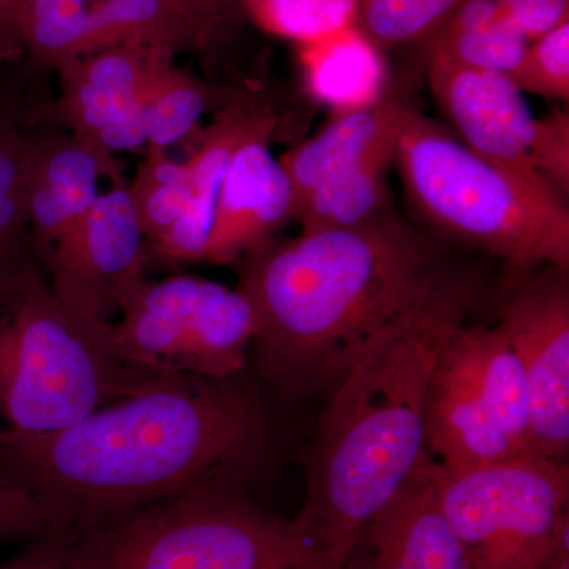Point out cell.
Listing matches in <instances>:
<instances>
[{"label": "cell", "instance_id": "10", "mask_svg": "<svg viewBox=\"0 0 569 569\" xmlns=\"http://www.w3.org/2000/svg\"><path fill=\"white\" fill-rule=\"evenodd\" d=\"M11 26L36 54L71 59L122 44L201 40L216 22L203 0H32Z\"/></svg>", "mask_w": 569, "mask_h": 569}, {"label": "cell", "instance_id": "20", "mask_svg": "<svg viewBox=\"0 0 569 569\" xmlns=\"http://www.w3.org/2000/svg\"><path fill=\"white\" fill-rule=\"evenodd\" d=\"M26 212L48 239L61 238L100 197L99 162L91 151L66 148L48 159L41 179L24 171Z\"/></svg>", "mask_w": 569, "mask_h": 569}, {"label": "cell", "instance_id": "24", "mask_svg": "<svg viewBox=\"0 0 569 569\" xmlns=\"http://www.w3.org/2000/svg\"><path fill=\"white\" fill-rule=\"evenodd\" d=\"M509 78L520 92L568 102L569 22L530 41Z\"/></svg>", "mask_w": 569, "mask_h": 569}, {"label": "cell", "instance_id": "6", "mask_svg": "<svg viewBox=\"0 0 569 569\" xmlns=\"http://www.w3.org/2000/svg\"><path fill=\"white\" fill-rule=\"evenodd\" d=\"M73 569H301L325 563L296 520L247 496L198 492L74 533Z\"/></svg>", "mask_w": 569, "mask_h": 569}, {"label": "cell", "instance_id": "31", "mask_svg": "<svg viewBox=\"0 0 569 569\" xmlns=\"http://www.w3.org/2000/svg\"><path fill=\"white\" fill-rule=\"evenodd\" d=\"M152 93L142 92L130 107L99 130L100 142L110 151H134L149 141V104Z\"/></svg>", "mask_w": 569, "mask_h": 569}, {"label": "cell", "instance_id": "29", "mask_svg": "<svg viewBox=\"0 0 569 569\" xmlns=\"http://www.w3.org/2000/svg\"><path fill=\"white\" fill-rule=\"evenodd\" d=\"M189 200V182L179 183V186H152V189L146 193L144 200H134L142 231H151L162 239L181 217Z\"/></svg>", "mask_w": 569, "mask_h": 569}, {"label": "cell", "instance_id": "18", "mask_svg": "<svg viewBox=\"0 0 569 569\" xmlns=\"http://www.w3.org/2000/svg\"><path fill=\"white\" fill-rule=\"evenodd\" d=\"M490 410L520 455L533 452L530 391L515 348L497 328L463 326L460 331Z\"/></svg>", "mask_w": 569, "mask_h": 569}, {"label": "cell", "instance_id": "7", "mask_svg": "<svg viewBox=\"0 0 569 569\" xmlns=\"http://www.w3.org/2000/svg\"><path fill=\"white\" fill-rule=\"evenodd\" d=\"M438 496L473 569H541L567 520V462L537 452L452 471L438 463Z\"/></svg>", "mask_w": 569, "mask_h": 569}, {"label": "cell", "instance_id": "16", "mask_svg": "<svg viewBox=\"0 0 569 569\" xmlns=\"http://www.w3.org/2000/svg\"><path fill=\"white\" fill-rule=\"evenodd\" d=\"M264 114L261 111L228 112L213 127L192 162L187 163L190 173V200L170 231L160 239L164 253L189 260L204 258L231 156L242 138Z\"/></svg>", "mask_w": 569, "mask_h": 569}, {"label": "cell", "instance_id": "23", "mask_svg": "<svg viewBox=\"0 0 569 569\" xmlns=\"http://www.w3.org/2000/svg\"><path fill=\"white\" fill-rule=\"evenodd\" d=\"M242 9L277 36L309 43L356 22L355 0H244Z\"/></svg>", "mask_w": 569, "mask_h": 569}, {"label": "cell", "instance_id": "35", "mask_svg": "<svg viewBox=\"0 0 569 569\" xmlns=\"http://www.w3.org/2000/svg\"><path fill=\"white\" fill-rule=\"evenodd\" d=\"M203 2L213 20L220 22L236 10L242 9L244 0H203Z\"/></svg>", "mask_w": 569, "mask_h": 569}, {"label": "cell", "instance_id": "33", "mask_svg": "<svg viewBox=\"0 0 569 569\" xmlns=\"http://www.w3.org/2000/svg\"><path fill=\"white\" fill-rule=\"evenodd\" d=\"M189 164H179L163 160L152 168V186H179L189 182Z\"/></svg>", "mask_w": 569, "mask_h": 569}, {"label": "cell", "instance_id": "36", "mask_svg": "<svg viewBox=\"0 0 569 569\" xmlns=\"http://www.w3.org/2000/svg\"><path fill=\"white\" fill-rule=\"evenodd\" d=\"M32 0H0V21L11 22L14 14ZM11 26V24H10Z\"/></svg>", "mask_w": 569, "mask_h": 569}, {"label": "cell", "instance_id": "4", "mask_svg": "<svg viewBox=\"0 0 569 569\" xmlns=\"http://www.w3.org/2000/svg\"><path fill=\"white\" fill-rule=\"evenodd\" d=\"M395 164L430 233L511 266L569 271L568 200L542 179L479 156L415 108Z\"/></svg>", "mask_w": 569, "mask_h": 569}, {"label": "cell", "instance_id": "34", "mask_svg": "<svg viewBox=\"0 0 569 569\" xmlns=\"http://www.w3.org/2000/svg\"><path fill=\"white\" fill-rule=\"evenodd\" d=\"M541 569H569V520L561 526Z\"/></svg>", "mask_w": 569, "mask_h": 569}, {"label": "cell", "instance_id": "9", "mask_svg": "<svg viewBox=\"0 0 569 569\" xmlns=\"http://www.w3.org/2000/svg\"><path fill=\"white\" fill-rule=\"evenodd\" d=\"M497 307L496 328L515 348L530 391L533 452L565 462L569 449L568 271L526 266Z\"/></svg>", "mask_w": 569, "mask_h": 569}, {"label": "cell", "instance_id": "37", "mask_svg": "<svg viewBox=\"0 0 569 569\" xmlns=\"http://www.w3.org/2000/svg\"><path fill=\"white\" fill-rule=\"evenodd\" d=\"M301 569H329L326 568L325 565H317V567L301 568Z\"/></svg>", "mask_w": 569, "mask_h": 569}, {"label": "cell", "instance_id": "17", "mask_svg": "<svg viewBox=\"0 0 569 569\" xmlns=\"http://www.w3.org/2000/svg\"><path fill=\"white\" fill-rule=\"evenodd\" d=\"M530 41L501 14L498 0H466L425 41L427 61L511 73Z\"/></svg>", "mask_w": 569, "mask_h": 569}, {"label": "cell", "instance_id": "28", "mask_svg": "<svg viewBox=\"0 0 569 569\" xmlns=\"http://www.w3.org/2000/svg\"><path fill=\"white\" fill-rule=\"evenodd\" d=\"M498 7L505 20L529 41L569 22V0H498Z\"/></svg>", "mask_w": 569, "mask_h": 569}, {"label": "cell", "instance_id": "3", "mask_svg": "<svg viewBox=\"0 0 569 569\" xmlns=\"http://www.w3.org/2000/svg\"><path fill=\"white\" fill-rule=\"evenodd\" d=\"M479 293V274L456 284L370 348L329 392L306 456V500L295 519L329 569H342L359 530L429 456L430 385Z\"/></svg>", "mask_w": 569, "mask_h": 569}, {"label": "cell", "instance_id": "26", "mask_svg": "<svg viewBox=\"0 0 569 569\" xmlns=\"http://www.w3.org/2000/svg\"><path fill=\"white\" fill-rule=\"evenodd\" d=\"M531 162L539 178L565 200L569 194V114L556 110L538 119Z\"/></svg>", "mask_w": 569, "mask_h": 569}, {"label": "cell", "instance_id": "22", "mask_svg": "<svg viewBox=\"0 0 569 569\" xmlns=\"http://www.w3.org/2000/svg\"><path fill=\"white\" fill-rule=\"evenodd\" d=\"M356 29L377 50L426 41L466 0H355Z\"/></svg>", "mask_w": 569, "mask_h": 569}, {"label": "cell", "instance_id": "12", "mask_svg": "<svg viewBox=\"0 0 569 569\" xmlns=\"http://www.w3.org/2000/svg\"><path fill=\"white\" fill-rule=\"evenodd\" d=\"M429 86L471 151L539 178L531 162L538 119L509 74L432 59Z\"/></svg>", "mask_w": 569, "mask_h": 569}, {"label": "cell", "instance_id": "30", "mask_svg": "<svg viewBox=\"0 0 569 569\" xmlns=\"http://www.w3.org/2000/svg\"><path fill=\"white\" fill-rule=\"evenodd\" d=\"M74 530L59 527L29 539L28 546L0 569H73L70 563V545Z\"/></svg>", "mask_w": 569, "mask_h": 569}, {"label": "cell", "instance_id": "38", "mask_svg": "<svg viewBox=\"0 0 569 569\" xmlns=\"http://www.w3.org/2000/svg\"><path fill=\"white\" fill-rule=\"evenodd\" d=\"M2 56H3V51H2V48H0V59H2Z\"/></svg>", "mask_w": 569, "mask_h": 569}, {"label": "cell", "instance_id": "2", "mask_svg": "<svg viewBox=\"0 0 569 569\" xmlns=\"http://www.w3.org/2000/svg\"><path fill=\"white\" fill-rule=\"evenodd\" d=\"M250 252L239 290L257 317L254 369L283 402L329 396L385 336L478 274L395 209Z\"/></svg>", "mask_w": 569, "mask_h": 569}, {"label": "cell", "instance_id": "13", "mask_svg": "<svg viewBox=\"0 0 569 569\" xmlns=\"http://www.w3.org/2000/svg\"><path fill=\"white\" fill-rule=\"evenodd\" d=\"M272 126L271 116L264 114L231 156L204 253L208 260L234 261L293 217V186L269 148Z\"/></svg>", "mask_w": 569, "mask_h": 569}, {"label": "cell", "instance_id": "27", "mask_svg": "<svg viewBox=\"0 0 569 569\" xmlns=\"http://www.w3.org/2000/svg\"><path fill=\"white\" fill-rule=\"evenodd\" d=\"M59 529L47 508L18 482L0 475V546Z\"/></svg>", "mask_w": 569, "mask_h": 569}, {"label": "cell", "instance_id": "21", "mask_svg": "<svg viewBox=\"0 0 569 569\" xmlns=\"http://www.w3.org/2000/svg\"><path fill=\"white\" fill-rule=\"evenodd\" d=\"M392 159L378 160L305 194L293 206L302 233L350 230L392 209L388 173Z\"/></svg>", "mask_w": 569, "mask_h": 569}, {"label": "cell", "instance_id": "8", "mask_svg": "<svg viewBox=\"0 0 569 569\" xmlns=\"http://www.w3.org/2000/svg\"><path fill=\"white\" fill-rule=\"evenodd\" d=\"M111 325L123 359L159 376L233 377L247 369L257 336L253 307L241 290L194 277L141 282Z\"/></svg>", "mask_w": 569, "mask_h": 569}, {"label": "cell", "instance_id": "15", "mask_svg": "<svg viewBox=\"0 0 569 569\" xmlns=\"http://www.w3.org/2000/svg\"><path fill=\"white\" fill-rule=\"evenodd\" d=\"M411 110L400 100L378 99L337 116L316 137L288 153L280 163L293 186V206L318 187L396 157L397 141Z\"/></svg>", "mask_w": 569, "mask_h": 569}, {"label": "cell", "instance_id": "5", "mask_svg": "<svg viewBox=\"0 0 569 569\" xmlns=\"http://www.w3.org/2000/svg\"><path fill=\"white\" fill-rule=\"evenodd\" d=\"M110 328L63 305L33 266L0 291V436L67 429L163 377L123 359Z\"/></svg>", "mask_w": 569, "mask_h": 569}, {"label": "cell", "instance_id": "19", "mask_svg": "<svg viewBox=\"0 0 569 569\" xmlns=\"http://www.w3.org/2000/svg\"><path fill=\"white\" fill-rule=\"evenodd\" d=\"M302 44L309 81L318 97L347 110L377 102L383 80L380 50L356 26Z\"/></svg>", "mask_w": 569, "mask_h": 569}, {"label": "cell", "instance_id": "11", "mask_svg": "<svg viewBox=\"0 0 569 569\" xmlns=\"http://www.w3.org/2000/svg\"><path fill=\"white\" fill-rule=\"evenodd\" d=\"M342 569H473L441 508L432 456L359 530Z\"/></svg>", "mask_w": 569, "mask_h": 569}, {"label": "cell", "instance_id": "14", "mask_svg": "<svg viewBox=\"0 0 569 569\" xmlns=\"http://www.w3.org/2000/svg\"><path fill=\"white\" fill-rule=\"evenodd\" d=\"M460 331L441 356L426 411L427 448L452 471L477 470L520 455L490 410Z\"/></svg>", "mask_w": 569, "mask_h": 569}, {"label": "cell", "instance_id": "32", "mask_svg": "<svg viewBox=\"0 0 569 569\" xmlns=\"http://www.w3.org/2000/svg\"><path fill=\"white\" fill-rule=\"evenodd\" d=\"M140 96H121V93L93 88V86L88 84V82L81 81L80 89H78L77 93V102L78 107H80L82 123H84L88 129L99 132V130H102L108 123L114 121V119Z\"/></svg>", "mask_w": 569, "mask_h": 569}, {"label": "cell", "instance_id": "1", "mask_svg": "<svg viewBox=\"0 0 569 569\" xmlns=\"http://www.w3.org/2000/svg\"><path fill=\"white\" fill-rule=\"evenodd\" d=\"M276 448L271 411L246 370L178 373L67 429L0 436V475L80 533L198 490L247 496Z\"/></svg>", "mask_w": 569, "mask_h": 569}, {"label": "cell", "instance_id": "25", "mask_svg": "<svg viewBox=\"0 0 569 569\" xmlns=\"http://www.w3.org/2000/svg\"><path fill=\"white\" fill-rule=\"evenodd\" d=\"M208 107L203 92L189 82L152 93L149 104V141L167 148L181 141L197 126Z\"/></svg>", "mask_w": 569, "mask_h": 569}]
</instances>
